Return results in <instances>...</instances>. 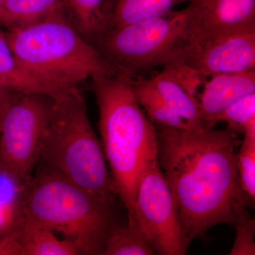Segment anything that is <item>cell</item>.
I'll return each instance as SVG.
<instances>
[{
  "mask_svg": "<svg viewBox=\"0 0 255 255\" xmlns=\"http://www.w3.org/2000/svg\"><path fill=\"white\" fill-rule=\"evenodd\" d=\"M150 80L164 102L191 128H204L196 96L191 95L180 82L164 70Z\"/></svg>",
  "mask_w": 255,
  "mask_h": 255,
  "instance_id": "obj_14",
  "label": "cell"
},
{
  "mask_svg": "<svg viewBox=\"0 0 255 255\" xmlns=\"http://www.w3.org/2000/svg\"><path fill=\"white\" fill-rule=\"evenodd\" d=\"M63 4V0H3L0 26L6 31L26 27L41 21Z\"/></svg>",
  "mask_w": 255,
  "mask_h": 255,
  "instance_id": "obj_16",
  "label": "cell"
},
{
  "mask_svg": "<svg viewBox=\"0 0 255 255\" xmlns=\"http://www.w3.org/2000/svg\"><path fill=\"white\" fill-rule=\"evenodd\" d=\"M157 161L177 207L187 248L219 224L234 226L251 207L237 169L241 144L231 129L155 127Z\"/></svg>",
  "mask_w": 255,
  "mask_h": 255,
  "instance_id": "obj_1",
  "label": "cell"
},
{
  "mask_svg": "<svg viewBox=\"0 0 255 255\" xmlns=\"http://www.w3.org/2000/svg\"><path fill=\"white\" fill-rule=\"evenodd\" d=\"M23 255H78L71 242L60 239L46 228L24 226L16 240Z\"/></svg>",
  "mask_w": 255,
  "mask_h": 255,
  "instance_id": "obj_18",
  "label": "cell"
},
{
  "mask_svg": "<svg viewBox=\"0 0 255 255\" xmlns=\"http://www.w3.org/2000/svg\"><path fill=\"white\" fill-rule=\"evenodd\" d=\"M2 167H4V166H3L2 160H1V155H0V168Z\"/></svg>",
  "mask_w": 255,
  "mask_h": 255,
  "instance_id": "obj_25",
  "label": "cell"
},
{
  "mask_svg": "<svg viewBox=\"0 0 255 255\" xmlns=\"http://www.w3.org/2000/svg\"><path fill=\"white\" fill-rule=\"evenodd\" d=\"M3 0H0V4H1V1H2Z\"/></svg>",
  "mask_w": 255,
  "mask_h": 255,
  "instance_id": "obj_26",
  "label": "cell"
},
{
  "mask_svg": "<svg viewBox=\"0 0 255 255\" xmlns=\"http://www.w3.org/2000/svg\"><path fill=\"white\" fill-rule=\"evenodd\" d=\"M233 227L236 231V239L230 255H255V220L246 209L240 214Z\"/></svg>",
  "mask_w": 255,
  "mask_h": 255,
  "instance_id": "obj_23",
  "label": "cell"
},
{
  "mask_svg": "<svg viewBox=\"0 0 255 255\" xmlns=\"http://www.w3.org/2000/svg\"><path fill=\"white\" fill-rule=\"evenodd\" d=\"M189 6L111 28L93 46L116 74L133 78L139 73L184 63L189 44Z\"/></svg>",
  "mask_w": 255,
  "mask_h": 255,
  "instance_id": "obj_6",
  "label": "cell"
},
{
  "mask_svg": "<svg viewBox=\"0 0 255 255\" xmlns=\"http://www.w3.org/2000/svg\"><path fill=\"white\" fill-rule=\"evenodd\" d=\"M137 226L119 223L106 241L103 255H153Z\"/></svg>",
  "mask_w": 255,
  "mask_h": 255,
  "instance_id": "obj_20",
  "label": "cell"
},
{
  "mask_svg": "<svg viewBox=\"0 0 255 255\" xmlns=\"http://www.w3.org/2000/svg\"><path fill=\"white\" fill-rule=\"evenodd\" d=\"M115 205L37 164L26 194L24 226L60 233L80 255H103L106 241L119 223Z\"/></svg>",
  "mask_w": 255,
  "mask_h": 255,
  "instance_id": "obj_4",
  "label": "cell"
},
{
  "mask_svg": "<svg viewBox=\"0 0 255 255\" xmlns=\"http://www.w3.org/2000/svg\"><path fill=\"white\" fill-rule=\"evenodd\" d=\"M187 1L192 0H116L110 29L167 14Z\"/></svg>",
  "mask_w": 255,
  "mask_h": 255,
  "instance_id": "obj_17",
  "label": "cell"
},
{
  "mask_svg": "<svg viewBox=\"0 0 255 255\" xmlns=\"http://www.w3.org/2000/svg\"><path fill=\"white\" fill-rule=\"evenodd\" d=\"M55 98L38 92L11 90L0 107V155L10 172L31 180Z\"/></svg>",
  "mask_w": 255,
  "mask_h": 255,
  "instance_id": "obj_7",
  "label": "cell"
},
{
  "mask_svg": "<svg viewBox=\"0 0 255 255\" xmlns=\"http://www.w3.org/2000/svg\"><path fill=\"white\" fill-rule=\"evenodd\" d=\"M90 81L114 190L127 210L128 224L137 226L134 203L137 183L145 167L157 159V130L135 98L131 78L114 74L97 75Z\"/></svg>",
  "mask_w": 255,
  "mask_h": 255,
  "instance_id": "obj_2",
  "label": "cell"
},
{
  "mask_svg": "<svg viewBox=\"0 0 255 255\" xmlns=\"http://www.w3.org/2000/svg\"><path fill=\"white\" fill-rule=\"evenodd\" d=\"M188 6L191 44L255 30V0H192Z\"/></svg>",
  "mask_w": 255,
  "mask_h": 255,
  "instance_id": "obj_10",
  "label": "cell"
},
{
  "mask_svg": "<svg viewBox=\"0 0 255 255\" xmlns=\"http://www.w3.org/2000/svg\"><path fill=\"white\" fill-rule=\"evenodd\" d=\"M226 122L228 128L244 135L248 127L255 123V92L245 96L226 109L216 124Z\"/></svg>",
  "mask_w": 255,
  "mask_h": 255,
  "instance_id": "obj_22",
  "label": "cell"
},
{
  "mask_svg": "<svg viewBox=\"0 0 255 255\" xmlns=\"http://www.w3.org/2000/svg\"><path fill=\"white\" fill-rule=\"evenodd\" d=\"M13 90V88L8 87L7 85H5L2 82L0 81V107L1 104L4 102L5 97L9 94V92ZM15 90V89H14Z\"/></svg>",
  "mask_w": 255,
  "mask_h": 255,
  "instance_id": "obj_24",
  "label": "cell"
},
{
  "mask_svg": "<svg viewBox=\"0 0 255 255\" xmlns=\"http://www.w3.org/2000/svg\"><path fill=\"white\" fill-rule=\"evenodd\" d=\"M31 180L22 179L4 167L0 168V241H16L22 231Z\"/></svg>",
  "mask_w": 255,
  "mask_h": 255,
  "instance_id": "obj_12",
  "label": "cell"
},
{
  "mask_svg": "<svg viewBox=\"0 0 255 255\" xmlns=\"http://www.w3.org/2000/svg\"><path fill=\"white\" fill-rule=\"evenodd\" d=\"M6 33L23 70L55 98L97 75L116 74L72 26L63 4L41 21Z\"/></svg>",
  "mask_w": 255,
  "mask_h": 255,
  "instance_id": "obj_3",
  "label": "cell"
},
{
  "mask_svg": "<svg viewBox=\"0 0 255 255\" xmlns=\"http://www.w3.org/2000/svg\"><path fill=\"white\" fill-rule=\"evenodd\" d=\"M0 81L15 90L42 92L46 90L33 80L18 63L10 46L6 31L0 26Z\"/></svg>",
  "mask_w": 255,
  "mask_h": 255,
  "instance_id": "obj_19",
  "label": "cell"
},
{
  "mask_svg": "<svg viewBox=\"0 0 255 255\" xmlns=\"http://www.w3.org/2000/svg\"><path fill=\"white\" fill-rule=\"evenodd\" d=\"M134 213L137 227L155 255H185L187 247L173 196L157 159L142 172L137 183Z\"/></svg>",
  "mask_w": 255,
  "mask_h": 255,
  "instance_id": "obj_8",
  "label": "cell"
},
{
  "mask_svg": "<svg viewBox=\"0 0 255 255\" xmlns=\"http://www.w3.org/2000/svg\"><path fill=\"white\" fill-rule=\"evenodd\" d=\"M114 6L110 0H63L69 22L92 46L110 29Z\"/></svg>",
  "mask_w": 255,
  "mask_h": 255,
  "instance_id": "obj_13",
  "label": "cell"
},
{
  "mask_svg": "<svg viewBox=\"0 0 255 255\" xmlns=\"http://www.w3.org/2000/svg\"><path fill=\"white\" fill-rule=\"evenodd\" d=\"M131 86L137 102L155 127L192 129L164 102L150 79L131 78Z\"/></svg>",
  "mask_w": 255,
  "mask_h": 255,
  "instance_id": "obj_15",
  "label": "cell"
},
{
  "mask_svg": "<svg viewBox=\"0 0 255 255\" xmlns=\"http://www.w3.org/2000/svg\"><path fill=\"white\" fill-rule=\"evenodd\" d=\"M255 92V70L221 74L205 82L199 102L201 119L205 128H214L218 117L245 96Z\"/></svg>",
  "mask_w": 255,
  "mask_h": 255,
  "instance_id": "obj_11",
  "label": "cell"
},
{
  "mask_svg": "<svg viewBox=\"0 0 255 255\" xmlns=\"http://www.w3.org/2000/svg\"><path fill=\"white\" fill-rule=\"evenodd\" d=\"M184 63L203 80L255 70V30L221 37L186 48Z\"/></svg>",
  "mask_w": 255,
  "mask_h": 255,
  "instance_id": "obj_9",
  "label": "cell"
},
{
  "mask_svg": "<svg viewBox=\"0 0 255 255\" xmlns=\"http://www.w3.org/2000/svg\"><path fill=\"white\" fill-rule=\"evenodd\" d=\"M237 152L238 178L242 189L254 208L255 203V124L247 128Z\"/></svg>",
  "mask_w": 255,
  "mask_h": 255,
  "instance_id": "obj_21",
  "label": "cell"
},
{
  "mask_svg": "<svg viewBox=\"0 0 255 255\" xmlns=\"http://www.w3.org/2000/svg\"><path fill=\"white\" fill-rule=\"evenodd\" d=\"M37 164L101 197L117 201L102 143L92 128L80 88L55 98Z\"/></svg>",
  "mask_w": 255,
  "mask_h": 255,
  "instance_id": "obj_5",
  "label": "cell"
}]
</instances>
